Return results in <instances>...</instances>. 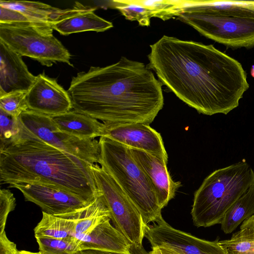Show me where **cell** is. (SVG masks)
<instances>
[{"label":"cell","instance_id":"6da1fadb","mask_svg":"<svg viewBox=\"0 0 254 254\" xmlns=\"http://www.w3.org/2000/svg\"><path fill=\"white\" fill-rule=\"evenodd\" d=\"M150 47L149 67L199 113L228 114L249 88L241 63L212 45L164 35Z\"/></svg>","mask_w":254,"mask_h":254},{"label":"cell","instance_id":"7a4b0ae2","mask_svg":"<svg viewBox=\"0 0 254 254\" xmlns=\"http://www.w3.org/2000/svg\"><path fill=\"white\" fill-rule=\"evenodd\" d=\"M162 85L147 65L122 57L78 72L67 92L74 110L103 123L149 125L164 105Z\"/></svg>","mask_w":254,"mask_h":254},{"label":"cell","instance_id":"3957f363","mask_svg":"<svg viewBox=\"0 0 254 254\" xmlns=\"http://www.w3.org/2000/svg\"><path fill=\"white\" fill-rule=\"evenodd\" d=\"M0 141L1 183L51 185L91 201L98 195L88 163L41 139L19 118L16 133Z\"/></svg>","mask_w":254,"mask_h":254},{"label":"cell","instance_id":"277c9868","mask_svg":"<svg viewBox=\"0 0 254 254\" xmlns=\"http://www.w3.org/2000/svg\"><path fill=\"white\" fill-rule=\"evenodd\" d=\"M177 18L231 48L254 46V1L186 0Z\"/></svg>","mask_w":254,"mask_h":254},{"label":"cell","instance_id":"5b68a950","mask_svg":"<svg viewBox=\"0 0 254 254\" xmlns=\"http://www.w3.org/2000/svg\"><path fill=\"white\" fill-rule=\"evenodd\" d=\"M254 183V172L244 161L215 170L195 192L191 215L193 224H220L227 210Z\"/></svg>","mask_w":254,"mask_h":254},{"label":"cell","instance_id":"8992f818","mask_svg":"<svg viewBox=\"0 0 254 254\" xmlns=\"http://www.w3.org/2000/svg\"><path fill=\"white\" fill-rule=\"evenodd\" d=\"M99 142V164L135 204L145 223L148 225L162 217L153 188L133 159L130 148L104 136Z\"/></svg>","mask_w":254,"mask_h":254},{"label":"cell","instance_id":"52a82bcc","mask_svg":"<svg viewBox=\"0 0 254 254\" xmlns=\"http://www.w3.org/2000/svg\"><path fill=\"white\" fill-rule=\"evenodd\" d=\"M52 25L39 22L0 23V41L22 56L51 66L61 62L73 67L68 50L53 35Z\"/></svg>","mask_w":254,"mask_h":254},{"label":"cell","instance_id":"ba28073f","mask_svg":"<svg viewBox=\"0 0 254 254\" xmlns=\"http://www.w3.org/2000/svg\"><path fill=\"white\" fill-rule=\"evenodd\" d=\"M98 192L110 213L115 227L131 244L140 250L147 227L133 202L113 178L98 164L89 165Z\"/></svg>","mask_w":254,"mask_h":254},{"label":"cell","instance_id":"9c48e42d","mask_svg":"<svg viewBox=\"0 0 254 254\" xmlns=\"http://www.w3.org/2000/svg\"><path fill=\"white\" fill-rule=\"evenodd\" d=\"M29 130L48 143L89 165L99 164L100 148L96 139H81L61 131L51 117L28 110L19 117Z\"/></svg>","mask_w":254,"mask_h":254},{"label":"cell","instance_id":"30bf717a","mask_svg":"<svg viewBox=\"0 0 254 254\" xmlns=\"http://www.w3.org/2000/svg\"><path fill=\"white\" fill-rule=\"evenodd\" d=\"M145 237L151 248H163L178 254H228L218 237L214 241L198 238L173 228L162 217L147 225Z\"/></svg>","mask_w":254,"mask_h":254},{"label":"cell","instance_id":"8fae6325","mask_svg":"<svg viewBox=\"0 0 254 254\" xmlns=\"http://www.w3.org/2000/svg\"><path fill=\"white\" fill-rule=\"evenodd\" d=\"M8 188L19 190L26 201L36 204L42 212L56 216L76 212L93 201L51 185L21 183L9 185Z\"/></svg>","mask_w":254,"mask_h":254},{"label":"cell","instance_id":"7c38bea8","mask_svg":"<svg viewBox=\"0 0 254 254\" xmlns=\"http://www.w3.org/2000/svg\"><path fill=\"white\" fill-rule=\"evenodd\" d=\"M104 137L130 148L151 154L168 162V155L161 134L142 123H103Z\"/></svg>","mask_w":254,"mask_h":254},{"label":"cell","instance_id":"4fadbf2b","mask_svg":"<svg viewBox=\"0 0 254 254\" xmlns=\"http://www.w3.org/2000/svg\"><path fill=\"white\" fill-rule=\"evenodd\" d=\"M28 110L48 116L61 115L73 109L70 97L56 79L40 73L27 92Z\"/></svg>","mask_w":254,"mask_h":254},{"label":"cell","instance_id":"5bb4252c","mask_svg":"<svg viewBox=\"0 0 254 254\" xmlns=\"http://www.w3.org/2000/svg\"><path fill=\"white\" fill-rule=\"evenodd\" d=\"M130 149L133 159L150 182L162 209L174 197L181 182L173 180L165 160L143 151Z\"/></svg>","mask_w":254,"mask_h":254},{"label":"cell","instance_id":"9a60e30c","mask_svg":"<svg viewBox=\"0 0 254 254\" xmlns=\"http://www.w3.org/2000/svg\"><path fill=\"white\" fill-rule=\"evenodd\" d=\"M36 78L21 56L0 41V96L28 92Z\"/></svg>","mask_w":254,"mask_h":254},{"label":"cell","instance_id":"2e32d148","mask_svg":"<svg viewBox=\"0 0 254 254\" xmlns=\"http://www.w3.org/2000/svg\"><path fill=\"white\" fill-rule=\"evenodd\" d=\"M110 219L98 224L89 234L81 238L80 251L97 250L132 254V245L110 223Z\"/></svg>","mask_w":254,"mask_h":254},{"label":"cell","instance_id":"e0dca14e","mask_svg":"<svg viewBox=\"0 0 254 254\" xmlns=\"http://www.w3.org/2000/svg\"><path fill=\"white\" fill-rule=\"evenodd\" d=\"M0 6L17 10L32 22L51 25L80 11L85 6L76 2L72 8L62 9L39 1L3 0H0Z\"/></svg>","mask_w":254,"mask_h":254},{"label":"cell","instance_id":"ac0fdd59","mask_svg":"<svg viewBox=\"0 0 254 254\" xmlns=\"http://www.w3.org/2000/svg\"><path fill=\"white\" fill-rule=\"evenodd\" d=\"M51 118L61 131L78 138L93 139L103 136V123L75 110Z\"/></svg>","mask_w":254,"mask_h":254},{"label":"cell","instance_id":"d6986e66","mask_svg":"<svg viewBox=\"0 0 254 254\" xmlns=\"http://www.w3.org/2000/svg\"><path fill=\"white\" fill-rule=\"evenodd\" d=\"M96 9L85 6L81 10L53 23L52 27L64 36L89 31L104 32L112 28L113 25L111 22L94 13Z\"/></svg>","mask_w":254,"mask_h":254},{"label":"cell","instance_id":"ffe728a7","mask_svg":"<svg viewBox=\"0 0 254 254\" xmlns=\"http://www.w3.org/2000/svg\"><path fill=\"white\" fill-rule=\"evenodd\" d=\"M63 215L72 219L74 222L75 237L79 240L89 234L98 224L111 219L110 211L99 192L95 199L88 206L76 212Z\"/></svg>","mask_w":254,"mask_h":254},{"label":"cell","instance_id":"44dd1931","mask_svg":"<svg viewBox=\"0 0 254 254\" xmlns=\"http://www.w3.org/2000/svg\"><path fill=\"white\" fill-rule=\"evenodd\" d=\"M254 215V184L227 210L221 222L225 234L232 233L242 222Z\"/></svg>","mask_w":254,"mask_h":254},{"label":"cell","instance_id":"7402d4cb","mask_svg":"<svg viewBox=\"0 0 254 254\" xmlns=\"http://www.w3.org/2000/svg\"><path fill=\"white\" fill-rule=\"evenodd\" d=\"M35 238L75 237V223L64 215H53L42 212V218L34 229Z\"/></svg>","mask_w":254,"mask_h":254},{"label":"cell","instance_id":"603a6c76","mask_svg":"<svg viewBox=\"0 0 254 254\" xmlns=\"http://www.w3.org/2000/svg\"><path fill=\"white\" fill-rule=\"evenodd\" d=\"M219 244L228 254H254V215L244 221L230 239Z\"/></svg>","mask_w":254,"mask_h":254},{"label":"cell","instance_id":"cb8c5ba5","mask_svg":"<svg viewBox=\"0 0 254 254\" xmlns=\"http://www.w3.org/2000/svg\"><path fill=\"white\" fill-rule=\"evenodd\" d=\"M108 6L118 9L125 18L137 21L141 26L150 25V19L155 17V12L140 3L138 0H111L107 1Z\"/></svg>","mask_w":254,"mask_h":254},{"label":"cell","instance_id":"d4e9b609","mask_svg":"<svg viewBox=\"0 0 254 254\" xmlns=\"http://www.w3.org/2000/svg\"><path fill=\"white\" fill-rule=\"evenodd\" d=\"M35 238L40 254H76L80 251L81 241L75 237Z\"/></svg>","mask_w":254,"mask_h":254},{"label":"cell","instance_id":"484cf974","mask_svg":"<svg viewBox=\"0 0 254 254\" xmlns=\"http://www.w3.org/2000/svg\"><path fill=\"white\" fill-rule=\"evenodd\" d=\"M27 92H14L0 96V109L18 119L23 112L28 110L26 102Z\"/></svg>","mask_w":254,"mask_h":254},{"label":"cell","instance_id":"4316f807","mask_svg":"<svg viewBox=\"0 0 254 254\" xmlns=\"http://www.w3.org/2000/svg\"><path fill=\"white\" fill-rule=\"evenodd\" d=\"M16 206V199L8 189L0 190V234L5 232V227L9 213Z\"/></svg>","mask_w":254,"mask_h":254},{"label":"cell","instance_id":"83f0119b","mask_svg":"<svg viewBox=\"0 0 254 254\" xmlns=\"http://www.w3.org/2000/svg\"><path fill=\"white\" fill-rule=\"evenodd\" d=\"M18 118L16 119L0 109V140L10 138L17 131Z\"/></svg>","mask_w":254,"mask_h":254},{"label":"cell","instance_id":"f1b7e54d","mask_svg":"<svg viewBox=\"0 0 254 254\" xmlns=\"http://www.w3.org/2000/svg\"><path fill=\"white\" fill-rule=\"evenodd\" d=\"M34 22L21 12L0 6V23Z\"/></svg>","mask_w":254,"mask_h":254},{"label":"cell","instance_id":"f546056e","mask_svg":"<svg viewBox=\"0 0 254 254\" xmlns=\"http://www.w3.org/2000/svg\"><path fill=\"white\" fill-rule=\"evenodd\" d=\"M15 243L10 241L5 232L0 234V254H17Z\"/></svg>","mask_w":254,"mask_h":254},{"label":"cell","instance_id":"4dcf8cb0","mask_svg":"<svg viewBox=\"0 0 254 254\" xmlns=\"http://www.w3.org/2000/svg\"><path fill=\"white\" fill-rule=\"evenodd\" d=\"M76 254H124L116 252L97 250H84L78 252Z\"/></svg>","mask_w":254,"mask_h":254},{"label":"cell","instance_id":"1f68e13d","mask_svg":"<svg viewBox=\"0 0 254 254\" xmlns=\"http://www.w3.org/2000/svg\"><path fill=\"white\" fill-rule=\"evenodd\" d=\"M147 254H178L172 251L161 247L152 248L151 251Z\"/></svg>","mask_w":254,"mask_h":254},{"label":"cell","instance_id":"d6a6232c","mask_svg":"<svg viewBox=\"0 0 254 254\" xmlns=\"http://www.w3.org/2000/svg\"><path fill=\"white\" fill-rule=\"evenodd\" d=\"M17 254H40L39 252L33 253V252H29V251H27L22 250V251H18L17 253Z\"/></svg>","mask_w":254,"mask_h":254},{"label":"cell","instance_id":"836d02e7","mask_svg":"<svg viewBox=\"0 0 254 254\" xmlns=\"http://www.w3.org/2000/svg\"><path fill=\"white\" fill-rule=\"evenodd\" d=\"M251 73L252 76L254 77V65H252L251 69Z\"/></svg>","mask_w":254,"mask_h":254},{"label":"cell","instance_id":"e575fe53","mask_svg":"<svg viewBox=\"0 0 254 254\" xmlns=\"http://www.w3.org/2000/svg\"></svg>","mask_w":254,"mask_h":254}]
</instances>
